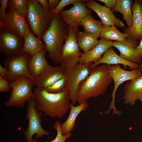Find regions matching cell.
I'll list each match as a JSON object with an SVG mask.
<instances>
[{"label":"cell","instance_id":"6da1fadb","mask_svg":"<svg viewBox=\"0 0 142 142\" xmlns=\"http://www.w3.org/2000/svg\"><path fill=\"white\" fill-rule=\"evenodd\" d=\"M113 80L108 65L103 64L92 68L80 86L76 96V102L79 104L90 98L103 94Z\"/></svg>","mask_w":142,"mask_h":142},{"label":"cell","instance_id":"7a4b0ae2","mask_svg":"<svg viewBox=\"0 0 142 142\" xmlns=\"http://www.w3.org/2000/svg\"><path fill=\"white\" fill-rule=\"evenodd\" d=\"M33 93L36 109L52 118H62L70 110V103L68 90L53 94L36 88Z\"/></svg>","mask_w":142,"mask_h":142},{"label":"cell","instance_id":"3957f363","mask_svg":"<svg viewBox=\"0 0 142 142\" xmlns=\"http://www.w3.org/2000/svg\"><path fill=\"white\" fill-rule=\"evenodd\" d=\"M68 34V26L59 14H53L50 25L42 37L48 56L54 62L60 64L63 47Z\"/></svg>","mask_w":142,"mask_h":142},{"label":"cell","instance_id":"277c9868","mask_svg":"<svg viewBox=\"0 0 142 142\" xmlns=\"http://www.w3.org/2000/svg\"><path fill=\"white\" fill-rule=\"evenodd\" d=\"M27 22L31 32L42 39L49 28L53 14L42 6L37 0H28Z\"/></svg>","mask_w":142,"mask_h":142},{"label":"cell","instance_id":"5b68a950","mask_svg":"<svg viewBox=\"0 0 142 142\" xmlns=\"http://www.w3.org/2000/svg\"><path fill=\"white\" fill-rule=\"evenodd\" d=\"M33 80L25 77H20L10 83L11 92L7 101L4 103L7 107L19 108L23 107L26 102L34 98Z\"/></svg>","mask_w":142,"mask_h":142},{"label":"cell","instance_id":"8992f818","mask_svg":"<svg viewBox=\"0 0 142 142\" xmlns=\"http://www.w3.org/2000/svg\"><path fill=\"white\" fill-rule=\"evenodd\" d=\"M79 32L78 28H74L68 26V34L63 47L60 66L65 68L75 66L79 63L83 53L79 48L77 39Z\"/></svg>","mask_w":142,"mask_h":142},{"label":"cell","instance_id":"52a82bcc","mask_svg":"<svg viewBox=\"0 0 142 142\" xmlns=\"http://www.w3.org/2000/svg\"><path fill=\"white\" fill-rule=\"evenodd\" d=\"M93 63H78L74 67L65 68L66 78L69 92L70 101L74 105L80 86L90 74Z\"/></svg>","mask_w":142,"mask_h":142},{"label":"cell","instance_id":"ba28073f","mask_svg":"<svg viewBox=\"0 0 142 142\" xmlns=\"http://www.w3.org/2000/svg\"><path fill=\"white\" fill-rule=\"evenodd\" d=\"M27 110L25 118L28 120V125L23 135L27 142H32V138L34 134L36 138L49 135V131L44 129L42 126L41 117L43 113L36 109L33 98L27 102Z\"/></svg>","mask_w":142,"mask_h":142},{"label":"cell","instance_id":"9c48e42d","mask_svg":"<svg viewBox=\"0 0 142 142\" xmlns=\"http://www.w3.org/2000/svg\"><path fill=\"white\" fill-rule=\"evenodd\" d=\"M31 57L29 54L22 52L13 56L7 57L3 62L8 71L7 80L11 83L19 77H25L34 81L35 78L30 75L28 69Z\"/></svg>","mask_w":142,"mask_h":142},{"label":"cell","instance_id":"30bf717a","mask_svg":"<svg viewBox=\"0 0 142 142\" xmlns=\"http://www.w3.org/2000/svg\"><path fill=\"white\" fill-rule=\"evenodd\" d=\"M108 67L110 75L114 82V88L111 94L112 99L109 109L105 112H100V114H109L110 110H113V114L119 115L121 114L122 111L117 110L115 106L116 93L119 86L127 80H130L140 77L142 75V74L139 69L128 71L121 68L119 64L115 66L108 65Z\"/></svg>","mask_w":142,"mask_h":142},{"label":"cell","instance_id":"8fae6325","mask_svg":"<svg viewBox=\"0 0 142 142\" xmlns=\"http://www.w3.org/2000/svg\"><path fill=\"white\" fill-rule=\"evenodd\" d=\"M26 18L13 8L9 7L5 18L0 22V28L24 38L31 32Z\"/></svg>","mask_w":142,"mask_h":142},{"label":"cell","instance_id":"7c38bea8","mask_svg":"<svg viewBox=\"0 0 142 142\" xmlns=\"http://www.w3.org/2000/svg\"><path fill=\"white\" fill-rule=\"evenodd\" d=\"M24 38L0 28V52L10 57L22 52Z\"/></svg>","mask_w":142,"mask_h":142},{"label":"cell","instance_id":"4fadbf2b","mask_svg":"<svg viewBox=\"0 0 142 142\" xmlns=\"http://www.w3.org/2000/svg\"><path fill=\"white\" fill-rule=\"evenodd\" d=\"M73 5L69 9L61 11L59 14L68 26L77 28L81 26L83 19L92 11L87 7L85 0H79Z\"/></svg>","mask_w":142,"mask_h":142},{"label":"cell","instance_id":"5bb4252c","mask_svg":"<svg viewBox=\"0 0 142 142\" xmlns=\"http://www.w3.org/2000/svg\"><path fill=\"white\" fill-rule=\"evenodd\" d=\"M65 68L60 66L54 67L49 65L33 81L36 88L45 90L65 76Z\"/></svg>","mask_w":142,"mask_h":142},{"label":"cell","instance_id":"9a60e30c","mask_svg":"<svg viewBox=\"0 0 142 142\" xmlns=\"http://www.w3.org/2000/svg\"><path fill=\"white\" fill-rule=\"evenodd\" d=\"M85 2L87 7L94 11L100 17L103 26H115L119 28L125 26L123 21L115 16L111 9L94 0H85Z\"/></svg>","mask_w":142,"mask_h":142},{"label":"cell","instance_id":"2e32d148","mask_svg":"<svg viewBox=\"0 0 142 142\" xmlns=\"http://www.w3.org/2000/svg\"><path fill=\"white\" fill-rule=\"evenodd\" d=\"M138 42L130 37L122 41L113 42L112 47L116 48L120 52V56L125 59L138 64L142 57L135 49Z\"/></svg>","mask_w":142,"mask_h":142},{"label":"cell","instance_id":"e0dca14e","mask_svg":"<svg viewBox=\"0 0 142 142\" xmlns=\"http://www.w3.org/2000/svg\"><path fill=\"white\" fill-rule=\"evenodd\" d=\"M132 6L133 23L130 27L124 28L125 33L129 34L135 40L142 38V3L139 0H135Z\"/></svg>","mask_w":142,"mask_h":142},{"label":"cell","instance_id":"ac0fdd59","mask_svg":"<svg viewBox=\"0 0 142 142\" xmlns=\"http://www.w3.org/2000/svg\"><path fill=\"white\" fill-rule=\"evenodd\" d=\"M112 43L111 40L101 38L94 48L82 54L79 59V63L87 64L97 62L107 50L112 47Z\"/></svg>","mask_w":142,"mask_h":142},{"label":"cell","instance_id":"d6986e66","mask_svg":"<svg viewBox=\"0 0 142 142\" xmlns=\"http://www.w3.org/2000/svg\"><path fill=\"white\" fill-rule=\"evenodd\" d=\"M124 103L134 105L142 95V75L127 82L124 87Z\"/></svg>","mask_w":142,"mask_h":142},{"label":"cell","instance_id":"ffe728a7","mask_svg":"<svg viewBox=\"0 0 142 142\" xmlns=\"http://www.w3.org/2000/svg\"><path fill=\"white\" fill-rule=\"evenodd\" d=\"M102 64L108 65L121 64L125 68L128 67L132 70L139 69L140 68V65L138 64L127 61L118 55L112 47L107 50L99 61L91 65V69Z\"/></svg>","mask_w":142,"mask_h":142},{"label":"cell","instance_id":"44dd1931","mask_svg":"<svg viewBox=\"0 0 142 142\" xmlns=\"http://www.w3.org/2000/svg\"><path fill=\"white\" fill-rule=\"evenodd\" d=\"M88 106L89 103L87 101L76 106H74L72 103H70L69 116L66 120L61 124L63 134H66L71 133L74 129L77 116L81 112L85 111Z\"/></svg>","mask_w":142,"mask_h":142},{"label":"cell","instance_id":"7402d4cb","mask_svg":"<svg viewBox=\"0 0 142 142\" xmlns=\"http://www.w3.org/2000/svg\"><path fill=\"white\" fill-rule=\"evenodd\" d=\"M47 52L45 48L32 57L29 60L28 64L29 71L31 76L34 78L49 65L45 58Z\"/></svg>","mask_w":142,"mask_h":142},{"label":"cell","instance_id":"603a6c76","mask_svg":"<svg viewBox=\"0 0 142 142\" xmlns=\"http://www.w3.org/2000/svg\"><path fill=\"white\" fill-rule=\"evenodd\" d=\"M24 39L22 52L29 54L31 57L45 48V44L41 39L35 36L31 32Z\"/></svg>","mask_w":142,"mask_h":142},{"label":"cell","instance_id":"cb8c5ba5","mask_svg":"<svg viewBox=\"0 0 142 142\" xmlns=\"http://www.w3.org/2000/svg\"><path fill=\"white\" fill-rule=\"evenodd\" d=\"M133 3L131 0H117L115 7L112 9L113 12H119L122 15L124 20L129 28L131 27L133 23L131 8Z\"/></svg>","mask_w":142,"mask_h":142},{"label":"cell","instance_id":"d4e9b609","mask_svg":"<svg viewBox=\"0 0 142 142\" xmlns=\"http://www.w3.org/2000/svg\"><path fill=\"white\" fill-rule=\"evenodd\" d=\"M81 26L84 28V32L92 34L98 38L100 37L103 26L102 22L95 19L91 13L87 15L83 19Z\"/></svg>","mask_w":142,"mask_h":142},{"label":"cell","instance_id":"484cf974","mask_svg":"<svg viewBox=\"0 0 142 142\" xmlns=\"http://www.w3.org/2000/svg\"><path fill=\"white\" fill-rule=\"evenodd\" d=\"M100 37L108 40L120 42L124 41L131 37L128 33L120 32L115 26H103Z\"/></svg>","mask_w":142,"mask_h":142},{"label":"cell","instance_id":"4316f807","mask_svg":"<svg viewBox=\"0 0 142 142\" xmlns=\"http://www.w3.org/2000/svg\"><path fill=\"white\" fill-rule=\"evenodd\" d=\"M99 41L98 38L93 34L84 32H79L77 39L79 48L84 53L94 48Z\"/></svg>","mask_w":142,"mask_h":142},{"label":"cell","instance_id":"83f0119b","mask_svg":"<svg viewBox=\"0 0 142 142\" xmlns=\"http://www.w3.org/2000/svg\"><path fill=\"white\" fill-rule=\"evenodd\" d=\"M28 0H9L8 7H11L26 18L28 11Z\"/></svg>","mask_w":142,"mask_h":142},{"label":"cell","instance_id":"f1b7e54d","mask_svg":"<svg viewBox=\"0 0 142 142\" xmlns=\"http://www.w3.org/2000/svg\"><path fill=\"white\" fill-rule=\"evenodd\" d=\"M45 90L51 93H58L68 90L67 80L64 76Z\"/></svg>","mask_w":142,"mask_h":142},{"label":"cell","instance_id":"f546056e","mask_svg":"<svg viewBox=\"0 0 142 142\" xmlns=\"http://www.w3.org/2000/svg\"><path fill=\"white\" fill-rule=\"evenodd\" d=\"M61 123L60 121L56 120L54 123L53 128L57 131V135L55 138L53 140L44 142H65L66 140L70 138L72 135V133H70L66 134H62V131ZM32 142H39L33 139Z\"/></svg>","mask_w":142,"mask_h":142},{"label":"cell","instance_id":"4dcf8cb0","mask_svg":"<svg viewBox=\"0 0 142 142\" xmlns=\"http://www.w3.org/2000/svg\"><path fill=\"white\" fill-rule=\"evenodd\" d=\"M79 0H60L57 6L53 9L49 10L50 13L53 14H59L63 8L69 5L73 4Z\"/></svg>","mask_w":142,"mask_h":142},{"label":"cell","instance_id":"1f68e13d","mask_svg":"<svg viewBox=\"0 0 142 142\" xmlns=\"http://www.w3.org/2000/svg\"><path fill=\"white\" fill-rule=\"evenodd\" d=\"M8 0H0V22L4 20L6 17V10L8 7Z\"/></svg>","mask_w":142,"mask_h":142},{"label":"cell","instance_id":"d6a6232c","mask_svg":"<svg viewBox=\"0 0 142 142\" xmlns=\"http://www.w3.org/2000/svg\"><path fill=\"white\" fill-rule=\"evenodd\" d=\"M11 89L10 83L7 80L0 77V92H7Z\"/></svg>","mask_w":142,"mask_h":142},{"label":"cell","instance_id":"836d02e7","mask_svg":"<svg viewBox=\"0 0 142 142\" xmlns=\"http://www.w3.org/2000/svg\"><path fill=\"white\" fill-rule=\"evenodd\" d=\"M98 1L103 3L105 6L110 9H113L115 7L116 2V0H99Z\"/></svg>","mask_w":142,"mask_h":142},{"label":"cell","instance_id":"e575fe53","mask_svg":"<svg viewBox=\"0 0 142 142\" xmlns=\"http://www.w3.org/2000/svg\"><path fill=\"white\" fill-rule=\"evenodd\" d=\"M7 75L8 71L6 68L0 65V77L7 80Z\"/></svg>","mask_w":142,"mask_h":142},{"label":"cell","instance_id":"d590c367","mask_svg":"<svg viewBox=\"0 0 142 142\" xmlns=\"http://www.w3.org/2000/svg\"><path fill=\"white\" fill-rule=\"evenodd\" d=\"M60 1V0H48V6L49 10L53 9L56 8Z\"/></svg>","mask_w":142,"mask_h":142},{"label":"cell","instance_id":"8d00e7d4","mask_svg":"<svg viewBox=\"0 0 142 142\" xmlns=\"http://www.w3.org/2000/svg\"><path fill=\"white\" fill-rule=\"evenodd\" d=\"M42 6L46 10L49 11L48 6V1L47 0H37Z\"/></svg>","mask_w":142,"mask_h":142},{"label":"cell","instance_id":"74e56055","mask_svg":"<svg viewBox=\"0 0 142 142\" xmlns=\"http://www.w3.org/2000/svg\"><path fill=\"white\" fill-rule=\"evenodd\" d=\"M135 49L142 58V38L141 39L139 45L135 47Z\"/></svg>","mask_w":142,"mask_h":142},{"label":"cell","instance_id":"f35d334b","mask_svg":"<svg viewBox=\"0 0 142 142\" xmlns=\"http://www.w3.org/2000/svg\"><path fill=\"white\" fill-rule=\"evenodd\" d=\"M139 65V69L141 71V72H142V60H141V62L140 65Z\"/></svg>","mask_w":142,"mask_h":142},{"label":"cell","instance_id":"ab89813d","mask_svg":"<svg viewBox=\"0 0 142 142\" xmlns=\"http://www.w3.org/2000/svg\"><path fill=\"white\" fill-rule=\"evenodd\" d=\"M139 100L142 102V95Z\"/></svg>","mask_w":142,"mask_h":142}]
</instances>
